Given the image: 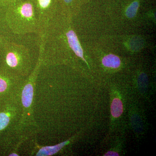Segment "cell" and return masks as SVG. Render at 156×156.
I'll use <instances>...</instances> for the list:
<instances>
[{
    "label": "cell",
    "instance_id": "6da1fadb",
    "mask_svg": "<svg viewBox=\"0 0 156 156\" xmlns=\"http://www.w3.org/2000/svg\"><path fill=\"white\" fill-rule=\"evenodd\" d=\"M5 9V22L11 33L38 34V19L33 0H17Z\"/></svg>",
    "mask_w": 156,
    "mask_h": 156
},
{
    "label": "cell",
    "instance_id": "7a4b0ae2",
    "mask_svg": "<svg viewBox=\"0 0 156 156\" xmlns=\"http://www.w3.org/2000/svg\"><path fill=\"white\" fill-rule=\"evenodd\" d=\"M1 55L4 69L24 77L30 73L31 57L30 51L26 46L10 40L6 43Z\"/></svg>",
    "mask_w": 156,
    "mask_h": 156
},
{
    "label": "cell",
    "instance_id": "3957f363",
    "mask_svg": "<svg viewBox=\"0 0 156 156\" xmlns=\"http://www.w3.org/2000/svg\"><path fill=\"white\" fill-rule=\"evenodd\" d=\"M38 19L39 37L47 30L50 23L58 16V0H33Z\"/></svg>",
    "mask_w": 156,
    "mask_h": 156
},
{
    "label": "cell",
    "instance_id": "277c9868",
    "mask_svg": "<svg viewBox=\"0 0 156 156\" xmlns=\"http://www.w3.org/2000/svg\"><path fill=\"white\" fill-rule=\"evenodd\" d=\"M66 33L71 49L77 57L81 58L87 63L84 58L83 51L75 32L70 27H66Z\"/></svg>",
    "mask_w": 156,
    "mask_h": 156
},
{
    "label": "cell",
    "instance_id": "5b68a950",
    "mask_svg": "<svg viewBox=\"0 0 156 156\" xmlns=\"http://www.w3.org/2000/svg\"><path fill=\"white\" fill-rule=\"evenodd\" d=\"M69 143L68 140L61 143L53 146L45 147H42L37 154V156H50L54 154L59 151L63 147Z\"/></svg>",
    "mask_w": 156,
    "mask_h": 156
},
{
    "label": "cell",
    "instance_id": "8992f818",
    "mask_svg": "<svg viewBox=\"0 0 156 156\" xmlns=\"http://www.w3.org/2000/svg\"><path fill=\"white\" fill-rule=\"evenodd\" d=\"M102 63L105 67L116 69L119 67L121 62L118 56L113 54H108L104 57Z\"/></svg>",
    "mask_w": 156,
    "mask_h": 156
},
{
    "label": "cell",
    "instance_id": "52a82bcc",
    "mask_svg": "<svg viewBox=\"0 0 156 156\" xmlns=\"http://www.w3.org/2000/svg\"><path fill=\"white\" fill-rule=\"evenodd\" d=\"M123 105L122 102L119 98H115L111 105V112L114 118H119L122 114Z\"/></svg>",
    "mask_w": 156,
    "mask_h": 156
},
{
    "label": "cell",
    "instance_id": "ba28073f",
    "mask_svg": "<svg viewBox=\"0 0 156 156\" xmlns=\"http://www.w3.org/2000/svg\"><path fill=\"white\" fill-rule=\"evenodd\" d=\"M139 6V2L137 0L132 2L126 9V14L127 17L129 18H132L135 17Z\"/></svg>",
    "mask_w": 156,
    "mask_h": 156
},
{
    "label": "cell",
    "instance_id": "9c48e42d",
    "mask_svg": "<svg viewBox=\"0 0 156 156\" xmlns=\"http://www.w3.org/2000/svg\"><path fill=\"white\" fill-rule=\"evenodd\" d=\"M58 2L59 5L63 11H66V13H70V11L75 6L76 0H58Z\"/></svg>",
    "mask_w": 156,
    "mask_h": 156
},
{
    "label": "cell",
    "instance_id": "30bf717a",
    "mask_svg": "<svg viewBox=\"0 0 156 156\" xmlns=\"http://www.w3.org/2000/svg\"><path fill=\"white\" fill-rule=\"evenodd\" d=\"M9 113L2 112L0 113V131L4 130L10 123L11 116Z\"/></svg>",
    "mask_w": 156,
    "mask_h": 156
},
{
    "label": "cell",
    "instance_id": "8fae6325",
    "mask_svg": "<svg viewBox=\"0 0 156 156\" xmlns=\"http://www.w3.org/2000/svg\"><path fill=\"white\" fill-rule=\"evenodd\" d=\"M10 40L8 37L0 35V54H1L2 52L3 48L5 45L6 43Z\"/></svg>",
    "mask_w": 156,
    "mask_h": 156
},
{
    "label": "cell",
    "instance_id": "7c38bea8",
    "mask_svg": "<svg viewBox=\"0 0 156 156\" xmlns=\"http://www.w3.org/2000/svg\"><path fill=\"white\" fill-rule=\"evenodd\" d=\"M17 0H0V6L6 8L8 6L15 2Z\"/></svg>",
    "mask_w": 156,
    "mask_h": 156
},
{
    "label": "cell",
    "instance_id": "4fadbf2b",
    "mask_svg": "<svg viewBox=\"0 0 156 156\" xmlns=\"http://www.w3.org/2000/svg\"><path fill=\"white\" fill-rule=\"evenodd\" d=\"M104 156H119V154L113 151H108L104 155Z\"/></svg>",
    "mask_w": 156,
    "mask_h": 156
}]
</instances>
